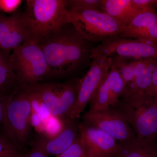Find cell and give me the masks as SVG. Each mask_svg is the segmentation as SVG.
<instances>
[{
	"mask_svg": "<svg viewBox=\"0 0 157 157\" xmlns=\"http://www.w3.org/2000/svg\"><path fill=\"white\" fill-rule=\"evenodd\" d=\"M49 68V76H67L90 58L89 41L71 24L63 26L38 41Z\"/></svg>",
	"mask_w": 157,
	"mask_h": 157,
	"instance_id": "6da1fadb",
	"label": "cell"
},
{
	"mask_svg": "<svg viewBox=\"0 0 157 157\" xmlns=\"http://www.w3.org/2000/svg\"><path fill=\"white\" fill-rule=\"evenodd\" d=\"M23 13L31 39L38 42L72 22L67 0H28Z\"/></svg>",
	"mask_w": 157,
	"mask_h": 157,
	"instance_id": "7a4b0ae2",
	"label": "cell"
},
{
	"mask_svg": "<svg viewBox=\"0 0 157 157\" xmlns=\"http://www.w3.org/2000/svg\"><path fill=\"white\" fill-rule=\"evenodd\" d=\"M32 113L29 94L19 86L9 94L5 108L2 132L22 152L29 140Z\"/></svg>",
	"mask_w": 157,
	"mask_h": 157,
	"instance_id": "3957f363",
	"label": "cell"
},
{
	"mask_svg": "<svg viewBox=\"0 0 157 157\" xmlns=\"http://www.w3.org/2000/svg\"><path fill=\"white\" fill-rule=\"evenodd\" d=\"M129 124L136 137H157V101L145 92L121 98L111 106Z\"/></svg>",
	"mask_w": 157,
	"mask_h": 157,
	"instance_id": "277c9868",
	"label": "cell"
},
{
	"mask_svg": "<svg viewBox=\"0 0 157 157\" xmlns=\"http://www.w3.org/2000/svg\"><path fill=\"white\" fill-rule=\"evenodd\" d=\"M80 78L64 82H38L20 85L24 90L39 98L51 115L62 122L71 119Z\"/></svg>",
	"mask_w": 157,
	"mask_h": 157,
	"instance_id": "5b68a950",
	"label": "cell"
},
{
	"mask_svg": "<svg viewBox=\"0 0 157 157\" xmlns=\"http://www.w3.org/2000/svg\"><path fill=\"white\" fill-rule=\"evenodd\" d=\"M9 61L19 85L38 83L49 76V68L38 41L29 39L13 50Z\"/></svg>",
	"mask_w": 157,
	"mask_h": 157,
	"instance_id": "8992f818",
	"label": "cell"
},
{
	"mask_svg": "<svg viewBox=\"0 0 157 157\" xmlns=\"http://www.w3.org/2000/svg\"><path fill=\"white\" fill-rule=\"evenodd\" d=\"M71 25L89 42H101L119 36L127 27L102 11L96 10L70 11Z\"/></svg>",
	"mask_w": 157,
	"mask_h": 157,
	"instance_id": "52a82bcc",
	"label": "cell"
},
{
	"mask_svg": "<svg viewBox=\"0 0 157 157\" xmlns=\"http://www.w3.org/2000/svg\"><path fill=\"white\" fill-rule=\"evenodd\" d=\"M101 56L132 59L135 60L157 59V45L116 36L104 40L100 45L92 48L90 58Z\"/></svg>",
	"mask_w": 157,
	"mask_h": 157,
	"instance_id": "ba28073f",
	"label": "cell"
},
{
	"mask_svg": "<svg viewBox=\"0 0 157 157\" xmlns=\"http://www.w3.org/2000/svg\"><path fill=\"white\" fill-rule=\"evenodd\" d=\"M92 59L89 69L79 80L77 98L71 114V119L79 118L113 65L111 57L101 56Z\"/></svg>",
	"mask_w": 157,
	"mask_h": 157,
	"instance_id": "9c48e42d",
	"label": "cell"
},
{
	"mask_svg": "<svg viewBox=\"0 0 157 157\" xmlns=\"http://www.w3.org/2000/svg\"><path fill=\"white\" fill-rule=\"evenodd\" d=\"M82 119L84 124L107 133L117 141H124L136 137L125 119L111 107L102 110H89Z\"/></svg>",
	"mask_w": 157,
	"mask_h": 157,
	"instance_id": "30bf717a",
	"label": "cell"
},
{
	"mask_svg": "<svg viewBox=\"0 0 157 157\" xmlns=\"http://www.w3.org/2000/svg\"><path fill=\"white\" fill-rule=\"evenodd\" d=\"M125 88L123 77L113 62L107 76L89 102L90 111H96L111 107L122 95Z\"/></svg>",
	"mask_w": 157,
	"mask_h": 157,
	"instance_id": "8fae6325",
	"label": "cell"
},
{
	"mask_svg": "<svg viewBox=\"0 0 157 157\" xmlns=\"http://www.w3.org/2000/svg\"><path fill=\"white\" fill-rule=\"evenodd\" d=\"M31 39L23 13L15 12L9 16L0 14V48L10 52Z\"/></svg>",
	"mask_w": 157,
	"mask_h": 157,
	"instance_id": "7c38bea8",
	"label": "cell"
},
{
	"mask_svg": "<svg viewBox=\"0 0 157 157\" xmlns=\"http://www.w3.org/2000/svg\"><path fill=\"white\" fill-rule=\"evenodd\" d=\"M78 134L84 140L88 157H115L117 142L101 130L80 122Z\"/></svg>",
	"mask_w": 157,
	"mask_h": 157,
	"instance_id": "4fadbf2b",
	"label": "cell"
},
{
	"mask_svg": "<svg viewBox=\"0 0 157 157\" xmlns=\"http://www.w3.org/2000/svg\"><path fill=\"white\" fill-rule=\"evenodd\" d=\"M118 36L157 45V13L152 6L140 11Z\"/></svg>",
	"mask_w": 157,
	"mask_h": 157,
	"instance_id": "5bb4252c",
	"label": "cell"
},
{
	"mask_svg": "<svg viewBox=\"0 0 157 157\" xmlns=\"http://www.w3.org/2000/svg\"><path fill=\"white\" fill-rule=\"evenodd\" d=\"M63 128L58 135L52 138L41 136L34 142L37 146L46 155L58 156L69 148L78 134L79 122L78 119L63 122Z\"/></svg>",
	"mask_w": 157,
	"mask_h": 157,
	"instance_id": "9a60e30c",
	"label": "cell"
},
{
	"mask_svg": "<svg viewBox=\"0 0 157 157\" xmlns=\"http://www.w3.org/2000/svg\"><path fill=\"white\" fill-rule=\"evenodd\" d=\"M115 157H157V137L118 141Z\"/></svg>",
	"mask_w": 157,
	"mask_h": 157,
	"instance_id": "2e32d148",
	"label": "cell"
},
{
	"mask_svg": "<svg viewBox=\"0 0 157 157\" xmlns=\"http://www.w3.org/2000/svg\"><path fill=\"white\" fill-rule=\"evenodd\" d=\"M141 11L132 0H103L102 12L126 27Z\"/></svg>",
	"mask_w": 157,
	"mask_h": 157,
	"instance_id": "e0dca14e",
	"label": "cell"
},
{
	"mask_svg": "<svg viewBox=\"0 0 157 157\" xmlns=\"http://www.w3.org/2000/svg\"><path fill=\"white\" fill-rule=\"evenodd\" d=\"M153 73L147 67L145 59L137 60L134 81L128 89L124 91L121 98H126L137 93L145 92L151 83Z\"/></svg>",
	"mask_w": 157,
	"mask_h": 157,
	"instance_id": "ac0fdd59",
	"label": "cell"
},
{
	"mask_svg": "<svg viewBox=\"0 0 157 157\" xmlns=\"http://www.w3.org/2000/svg\"><path fill=\"white\" fill-rule=\"evenodd\" d=\"M19 86L9 59L0 66V92L9 94Z\"/></svg>",
	"mask_w": 157,
	"mask_h": 157,
	"instance_id": "d6986e66",
	"label": "cell"
},
{
	"mask_svg": "<svg viewBox=\"0 0 157 157\" xmlns=\"http://www.w3.org/2000/svg\"><path fill=\"white\" fill-rule=\"evenodd\" d=\"M112 59L113 63L123 78L125 82L124 91L125 90L131 86L134 81L137 60L128 62L127 61V59L119 57H114Z\"/></svg>",
	"mask_w": 157,
	"mask_h": 157,
	"instance_id": "ffe728a7",
	"label": "cell"
},
{
	"mask_svg": "<svg viewBox=\"0 0 157 157\" xmlns=\"http://www.w3.org/2000/svg\"><path fill=\"white\" fill-rule=\"evenodd\" d=\"M103 0H68L67 9L70 11L96 10L102 11Z\"/></svg>",
	"mask_w": 157,
	"mask_h": 157,
	"instance_id": "44dd1931",
	"label": "cell"
},
{
	"mask_svg": "<svg viewBox=\"0 0 157 157\" xmlns=\"http://www.w3.org/2000/svg\"><path fill=\"white\" fill-rule=\"evenodd\" d=\"M57 157H88L85 143L78 133L72 145Z\"/></svg>",
	"mask_w": 157,
	"mask_h": 157,
	"instance_id": "7402d4cb",
	"label": "cell"
},
{
	"mask_svg": "<svg viewBox=\"0 0 157 157\" xmlns=\"http://www.w3.org/2000/svg\"><path fill=\"white\" fill-rule=\"evenodd\" d=\"M24 154L0 132V157H22Z\"/></svg>",
	"mask_w": 157,
	"mask_h": 157,
	"instance_id": "603a6c76",
	"label": "cell"
},
{
	"mask_svg": "<svg viewBox=\"0 0 157 157\" xmlns=\"http://www.w3.org/2000/svg\"><path fill=\"white\" fill-rule=\"evenodd\" d=\"M9 94H7L0 92V132H2V126L5 114V108Z\"/></svg>",
	"mask_w": 157,
	"mask_h": 157,
	"instance_id": "cb8c5ba5",
	"label": "cell"
},
{
	"mask_svg": "<svg viewBox=\"0 0 157 157\" xmlns=\"http://www.w3.org/2000/svg\"><path fill=\"white\" fill-rule=\"evenodd\" d=\"M22 157H48V155L39 147L33 145L29 151L24 154Z\"/></svg>",
	"mask_w": 157,
	"mask_h": 157,
	"instance_id": "d4e9b609",
	"label": "cell"
},
{
	"mask_svg": "<svg viewBox=\"0 0 157 157\" xmlns=\"http://www.w3.org/2000/svg\"><path fill=\"white\" fill-rule=\"evenodd\" d=\"M132 2L137 8L141 10L157 4V1L155 0H132Z\"/></svg>",
	"mask_w": 157,
	"mask_h": 157,
	"instance_id": "484cf974",
	"label": "cell"
},
{
	"mask_svg": "<svg viewBox=\"0 0 157 157\" xmlns=\"http://www.w3.org/2000/svg\"><path fill=\"white\" fill-rule=\"evenodd\" d=\"M157 89V67L153 73L151 83L149 87L146 90V94L150 97H153L154 94Z\"/></svg>",
	"mask_w": 157,
	"mask_h": 157,
	"instance_id": "4316f807",
	"label": "cell"
},
{
	"mask_svg": "<svg viewBox=\"0 0 157 157\" xmlns=\"http://www.w3.org/2000/svg\"><path fill=\"white\" fill-rule=\"evenodd\" d=\"M10 54L0 49V66L9 60Z\"/></svg>",
	"mask_w": 157,
	"mask_h": 157,
	"instance_id": "83f0119b",
	"label": "cell"
},
{
	"mask_svg": "<svg viewBox=\"0 0 157 157\" xmlns=\"http://www.w3.org/2000/svg\"><path fill=\"white\" fill-rule=\"evenodd\" d=\"M157 96V89L155 91V92L154 93V94L153 96V98H155V97L156 96Z\"/></svg>",
	"mask_w": 157,
	"mask_h": 157,
	"instance_id": "f1b7e54d",
	"label": "cell"
},
{
	"mask_svg": "<svg viewBox=\"0 0 157 157\" xmlns=\"http://www.w3.org/2000/svg\"><path fill=\"white\" fill-rule=\"evenodd\" d=\"M155 98L156 99V100L157 101V96H156L155 97Z\"/></svg>",
	"mask_w": 157,
	"mask_h": 157,
	"instance_id": "f546056e",
	"label": "cell"
},
{
	"mask_svg": "<svg viewBox=\"0 0 157 157\" xmlns=\"http://www.w3.org/2000/svg\"><path fill=\"white\" fill-rule=\"evenodd\" d=\"M0 49H1V48H0Z\"/></svg>",
	"mask_w": 157,
	"mask_h": 157,
	"instance_id": "4dcf8cb0",
	"label": "cell"
}]
</instances>
